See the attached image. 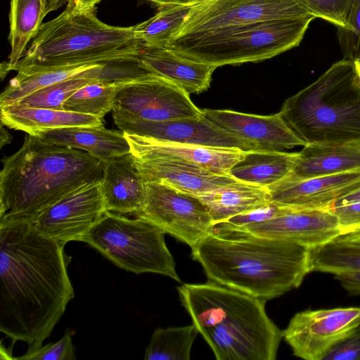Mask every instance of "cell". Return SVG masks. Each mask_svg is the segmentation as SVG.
<instances>
[{
  "label": "cell",
  "mask_w": 360,
  "mask_h": 360,
  "mask_svg": "<svg viewBox=\"0 0 360 360\" xmlns=\"http://www.w3.org/2000/svg\"><path fill=\"white\" fill-rule=\"evenodd\" d=\"M65 245L29 220H0V331L13 343L42 344L74 298Z\"/></svg>",
  "instance_id": "1"
},
{
  "label": "cell",
  "mask_w": 360,
  "mask_h": 360,
  "mask_svg": "<svg viewBox=\"0 0 360 360\" xmlns=\"http://www.w3.org/2000/svg\"><path fill=\"white\" fill-rule=\"evenodd\" d=\"M309 249L213 228L191 248L210 281L267 301L298 288L310 273Z\"/></svg>",
  "instance_id": "2"
},
{
  "label": "cell",
  "mask_w": 360,
  "mask_h": 360,
  "mask_svg": "<svg viewBox=\"0 0 360 360\" xmlns=\"http://www.w3.org/2000/svg\"><path fill=\"white\" fill-rule=\"evenodd\" d=\"M1 162L0 220H31L78 189L101 182L103 174V162L88 153L28 134Z\"/></svg>",
  "instance_id": "3"
},
{
  "label": "cell",
  "mask_w": 360,
  "mask_h": 360,
  "mask_svg": "<svg viewBox=\"0 0 360 360\" xmlns=\"http://www.w3.org/2000/svg\"><path fill=\"white\" fill-rule=\"evenodd\" d=\"M177 290L217 359H276L283 334L268 316L266 301L210 281Z\"/></svg>",
  "instance_id": "4"
},
{
  "label": "cell",
  "mask_w": 360,
  "mask_h": 360,
  "mask_svg": "<svg viewBox=\"0 0 360 360\" xmlns=\"http://www.w3.org/2000/svg\"><path fill=\"white\" fill-rule=\"evenodd\" d=\"M96 11L79 9L71 1L59 15L41 25L13 70L31 74L139 57L142 43L133 27L107 25Z\"/></svg>",
  "instance_id": "5"
},
{
  "label": "cell",
  "mask_w": 360,
  "mask_h": 360,
  "mask_svg": "<svg viewBox=\"0 0 360 360\" xmlns=\"http://www.w3.org/2000/svg\"><path fill=\"white\" fill-rule=\"evenodd\" d=\"M307 144L360 145V74L342 59L283 103L279 112Z\"/></svg>",
  "instance_id": "6"
},
{
  "label": "cell",
  "mask_w": 360,
  "mask_h": 360,
  "mask_svg": "<svg viewBox=\"0 0 360 360\" xmlns=\"http://www.w3.org/2000/svg\"><path fill=\"white\" fill-rule=\"evenodd\" d=\"M315 18L308 16L255 22L172 49L188 58L217 68L262 61L299 46Z\"/></svg>",
  "instance_id": "7"
},
{
  "label": "cell",
  "mask_w": 360,
  "mask_h": 360,
  "mask_svg": "<svg viewBox=\"0 0 360 360\" xmlns=\"http://www.w3.org/2000/svg\"><path fill=\"white\" fill-rule=\"evenodd\" d=\"M165 235L162 229L142 219L107 211L83 242L127 271L158 274L180 282Z\"/></svg>",
  "instance_id": "8"
},
{
  "label": "cell",
  "mask_w": 360,
  "mask_h": 360,
  "mask_svg": "<svg viewBox=\"0 0 360 360\" xmlns=\"http://www.w3.org/2000/svg\"><path fill=\"white\" fill-rule=\"evenodd\" d=\"M308 16L314 15L302 0H200L186 16L171 49L255 22Z\"/></svg>",
  "instance_id": "9"
},
{
  "label": "cell",
  "mask_w": 360,
  "mask_h": 360,
  "mask_svg": "<svg viewBox=\"0 0 360 360\" xmlns=\"http://www.w3.org/2000/svg\"><path fill=\"white\" fill-rule=\"evenodd\" d=\"M146 187L145 202L136 217L151 223L191 248L212 231L209 210L197 196L161 183H146Z\"/></svg>",
  "instance_id": "10"
},
{
  "label": "cell",
  "mask_w": 360,
  "mask_h": 360,
  "mask_svg": "<svg viewBox=\"0 0 360 360\" xmlns=\"http://www.w3.org/2000/svg\"><path fill=\"white\" fill-rule=\"evenodd\" d=\"M117 83L113 114L155 122L203 116L188 93L162 77L153 75Z\"/></svg>",
  "instance_id": "11"
},
{
  "label": "cell",
  "mask_w": 360,
  "mask_h": 360,
  "mask_svg": "<svg viewBox=\"0 0 360 360\" xmlns=\"http://www.w3.org/2000/svg\"><path fill=\"white\" fill-rule=\"evenodd\" d=\"M359 326L360 307L308 309L295 314L282 334L295 356L323 360Z\"/></svg>",
  "instance_id": "12"
},
{
  "label": "cell",
  "mask_w": 360,
  "mask_h": 360,
  "mask_svg": "<svg viewBox=\"0 0 360 360\" xmlns=\"http://www.w3.org/2000/svg\"><path fill=\"white\" fill-rule=\"evenodd\" d=\"M115 125L124 133L158 141L197 146L233 148L243 151L259 150L249 141L219 127L206 118L147 121L112 113Z\"/></svg>",
  "instance_id": "13"
},
{
  "label": "cell",
  "mask_w": 360,
  "mask_h": 360,
  "mask_svg": "<svg viewBox=\"0 0 360 360\" xmlns=\"http://www.w3.org/2000/svg\"><path fill=\"white\" fill-rule=\"evenodd\" d=\"M106 212L100 182L78 189L29 221L44 236L66 244L83 242Z\"/></svg>",
  "instance_id": "14"
},
{
  "label": "cell",
  "mask_w": 360,
  "mask_h": 360,
  "mask_svg": "<svg viewBox=\"0 0 360 360\" xmlns=\"http://www.w3.org/2000/svg\"><path fill=\"white\" fill-rule=\"evenodd\" d=\"M226 230L285 240L308 249L341 235L338 218L330 210L294 207L275 217Z\"/></svg>",
  "instance_id": "15"
},
{
  "label": "cell",
  "mask_w": 360,
  "mask_h": 360,
  "mask_svg": "<svg viewBox=\"0 0 360 360\" xmlns=\"http://www.w3.org/2000/svg\"><path fill=\"white\" fill-rule=\"evenodd\" d=\"M267 188L274 203L297 209L330 210L360 188V169L302 179L284 178Z\"/></svg>",
  "instance_id": "16"
},
{
  "label": "cell",
  "mask_w": 360,
  "mask_h": 360,
  "mask_svg": "<svg viewBox=\"0 0 360 360\" xmlns=\"http://www.w3.org/2000/svg\"><path fill=\"white\" fill-rule=\"evenodd\" d=\"M203 115L236 136L252 142L261 150H282L294 146H304L288 127L279 112L257 115L230 110H202Z\"/></svg>",
  "instance_id": "17"
},
{
  "label": "cell",
  "mask_w": 360,
  "mask_h": 360,
  "mask_svg": "<svg viewBox=\"0 0 360 360\" xmlns=\"http://www.w3.org/2000/svg\"><path fill=\"white\" fill-rule=\"evenodd\" d=\"M131 156L145 183H161L197 197L238 181L229 174L214 173L187 162L160 158Z\"/></svg>",
  "instance_id": "18"
},
{
  "label": "cell",
  "mask_w": 360,
  "mask_h": 360,
  "mask_svg": "<svg viewBox=\"0 0 360 360\" xmlns=\"http://www.w3.org/2000/svg\"><path fill=\"white\" fill-rule=\"evenodd\" d=\"M133 155L160 158L195 165L212 172L229 174L245 155L238 148L177 143L126 134Z\"/></svg>",
  "instance_id": "19"
},
{
  "label": "cell",
  "mask_w": 360,
  "mask_h": 360,
  "mask_svg": "<svg viewBox=\"0 0 360 360\" xmlns=\"http://www.w3.org/2000/svg\"><path fill=\"white\" fill-rule=\"evenodd\" d=\"M101 188L108 212L135 216L143 207L146 183L131 153L103 162Z\"/></svg>",
  "instance_id": "20"
},
{
  "label": "cell",
  "mask_w": 360,
  "mask_h": 360,
  "mask_svg": "<svg viewBox=\"0 0 360 360\" xmlns=\"http://www.w3.org/2000/svg\"><path fill=\"white\" fill-rule=\"evenodd\" d=\"M139 60L155 75L173 82L189 95L207 90L217 68L183 56L172 49L153 48L143 44Z\"/></svg>",
  "instance_id": "21"
},
{
  "label": "cell",
  "mask_w": 360,
  "mask_h": 360,
  "mask_svg": "<svg viewBox=\"0 0 360 360\" xmlns=\"http://www.w3.org/2000/svg\"><path fill=\"white\" fill-rule=\"evenodd\" d=\"M35 136L55 145L83 150L103 162L130 153L124 133L104 125L54 129Z\"/></svg>",
  "instance_id": "22"
},
{
  "label": "cell",
  "mask_w": 360,
  "mask_h": 360,
  "mask_svg": "<svg viewBox=\"0 0 360 360\" xmlns=\"http://www.w3.org/2000/svg\"><path fill=\"white\" fill-rule=\"evenodd\" d=\"M1 124L28 134L59 128L103 126V119L63 110L30 108L17 103L1 105Z\"/></svg>",
  "instance_id": "23"
},
{
  "label": "cell",
  "mask_w": 360,
  "mask_h": 360,
  "mask_svg": "<svg viewBox=\"0 0 360 360\" xmlns=\"http://www.w3.org/2000/svg\"><path fill=\"white\" fill-rule=\"evenodd\" d=\"M285 178L302 179L360 169V145L307 144Z\"/></svg>",
  "instance_id": "24"
},
{
  "label": "cell",
  "mask_w": 360,
  "mask_h": 360,
  "mask_svg": "<svg viewBox=\"0 0 360 360\" xmlns=\"http://www.w3.org/2000/svg\"><path fill=\"white\" fill-rule=\"evenodd\" d=\"M207 206L214 226L271 202L267 188L238 181L198 196Z\"/></svg>",
  "instance_id": "25"
},
{
  "label": "cell",
  "mask_w": 360,
  "mask_h": 360,
  "mask_svg": "<svg viewBox=\"0 0 360 360\" xmlns=\"http://www.w3.org/2000/svg\"><path fill=\"white\" fill-rule=\"evenodd\" d=\"M298 158L299 153L282 150L246 151L228 174L238 181L267 188L288 176Z\"/></svg>",
  "instance_id": "26"
},
{
  "label": "cell",
  "mask_w": 360,
  "mask_h": 360,
  "mask_svg": "<svg viewBox=\"0 0 360 360\" xmlns=\"http://www.w3.org/2000/svg\"><path fill=\"white\" fill-rule=\"evenodd\" d=\"M44 18L41 0L11 1L8 36L11 53L6 62L8 72L23 58L28 44L39 31Z\"/></svg>",
  "instance_id": "27"
},
{
  "label": "cell",
  "mask_w": 360,
  "mask_h": 360,
  "mask_svg": "<svg viewBox=\"0 0 360 360\" xmlns=\"http://www.w3.org/2000/svg\"><path fill=\"white\" fill-rule=\"evenodd\" d=\"M194 4L158 6L155 15L132 26L135 37L146 46L171 49L174 37Z\"/></svg>",
  "instance_id": "28"
},
{
  "label": "cell",
  "mask_w": 360,
  "mask_h": 360,
  "mask_svg": "<svg viewBox=\"0 0 360 360\" xmlns=\"http://www.w3.org/2000/svg\"><path fill=\"white\" fill-rule=\"evenodd\" d=\"M309 261L310 272L334 275L360 272V243L345 239L340 235L321 245L309 249Z\"/></svg>",
  "instance_id": "29"
},
{
  "label": "cell",
  "mask_w": 360,
  "mask_h": 360,
  "mask_svg": "<svg viewBox=\"0 0 360 360\" xmlns=\"http://www.w3.org/2000/svg\"><path fill=\"white\" fill-rule=\"evenodd\" d=\"M198 330L194 324L158 328L146 348L145 360H188Z\"/></svg>",
  "instance_id": "30"
},
{
  "label": "cell",
  "mask_w": 360,
  "mask_h": 360,
  "mask_svg": "<svg viewBox=\"0 0 360 360\" xmlns=\"http://www.w3.org/2000/svg\"><path fill=\"white\" fill-rule=\"evenodd\" d=\"M98 64H86L31 74L18 73L1 93L0 106L16 103L43 87L76 77L80 72Z\"/></svg>",
  "instance_id": "31"
},
{
  "label": "cell",
  "mask_w": 360,
  "mask_h": 360,
  "mask_svg": "<svg viewBox=\"0 0 360 360\" xmlns=\"http://www.w3.org/2000/svg\"><path fill=\"white\" fill-rule=\"evenodd\" d=\"M117 89V82L94 81L74 92L64 102L62 110L103 119L112 110Z\"/></svg>",
  "instance_id": "32"
},
{
  "label": "cell",
  "mask_w": 360,
  "mask_h": 360,
  "mask_svg": "<svg viewBox=\"0 0 360 360\" xmlns=\"http://www.w3.org/2000/svg\"><path fill=\"white\" fill-rule=\"evenodd\" d=\"M78 75L43 87L27 95L16 103L30 108L62 110L64 102L74 92L83 86L96 81L94 79L79 77Z\"/></svg>",
  "instance_id": "33"
},
{
  "label": "cell",
  "mask_w": 360,
  "mask_h": 360,
  "mask_svg": "<svg viewBox=\"0 0 360 360\" xmlns=\"http://www.w3.org/2000/svg\"><path fill=\"white\" fill-rule=\"evenodd\" d=\"M338 39L343 59L360 60V0H353L347 25L338 27Z\"/></svg>",
  "instance_id": "34"
},
{
  "label": "cell",
  "mask_w": 360,
  "mask_h": 360,
  "mask_svg": "<svg viewBox=\"0 0 360 360\" xmlns=\"http://www.w3.org/2000/svg\"><path fill=\"white\" fill-rule=\"evenodd\" d=\"M74 331L67 328L63 337L56 342L29 347L27 351L17 359L23 360H75Z\"/></svg>",
  "instance_id": "35"
},
{
  "label": "cell",
  "mask_w": 360,
  "mask_h": 360,
  "mask_svg": "<svg viewBox=\"0 0 360 360\" xmlns=\"http://www.w3.org/2000/svg\"><path fill=\"white\" fill-rule=\"evenodd\" d=\"M316 18L323 19L337 27L347 25L353 0H302Z\"/></svg>",
  "instance_id": "36"
},
{
  "label": "cell",
  "mask_w": 360,
  "mask_h": 360,
  "mask_svg": "<svg viewBox=\"0 0 360 360\" xmlns=\"http://www.w3.org/2000/svg\"><path fill=\"white\" fill-rule=\"evenodd\" d=\"M292 207L281 205L271 202L269 204L251 211L233 217L223 222L217 224L214 228L221 229H232L249 224L264 221L280 214H284Z\"/></svg>",
  "instance_id": "37"
},
{
  "label": "cell",
  "mask_w": 360,
  "mask_h": 360,
  "mask_svg": "<svg viewBox=\"0 0 360 360\" xmlns=\"http://www.w3.org/2000/svg\"><path fill=\"white\" fill-rule=\"evenodd\" d=\"M329 210L338 218L341 235L360 230V200L335 206Z\"/></svg>",
  "instance_id": "38"
},
{
  "label": "cell",
  "mask_w": 360,
  "mask_h": 360,
  "mask_svg": "<svg viewBox=\"0 0 360 360\" xmlns=\"http://www.w3.org/2000/svg\"><path fill=\"white\" fill-rule=\"evenodd\" d=\"M323 360H360V326L349 338L330 350Z\"/></svg>",
  "instance_id": "39"
},
{
  "label": "cell",
  "mask_w": 360,
  "mask_h": 360,
  "mask_svg": "<svg viewBox=\"0 0 360 360\" xmlns=\"http://www.w3.org/2000/svg\"><path fill=\"white\" fill-rule=\"evenodd\" d=\"M343 288L352 295H360V272H348L335 275Z\"/></svg>",
  "instance_id": "40"
},
{
  "label": "cell",
  "mask_w": 360,
  "mask_h": 360,
  "mask_svg": "<svg viewBox=\"0 0 360 360\" xmlns=\"http://www.w3.org/2000/svg\"><path fill=\"white\" fill-rule=\"evenodd\" d=\"M72 0H41L44 17L50 12L56 11L63 6L68 5Z\"/></svg>",
  "instance_id": "41"
},
{
  "label": "cell",
  "mask_w": 360,
  "mask_h": 360,
  "mask_svg": "<svg viewBox=\"0 0 360 360\" xmlns=\"http://www.w3.org/2000/svg\"><path fill=\"white\" fill-rule=\"evenodd\" d=\"M360 200V188L352 192L335 202L333 207Z\"/></svg>",
  "instance_id": "42"
},
{
  "label": "cell",
  "mask_w": 360,
  "mask_h": 360,
  "mask_svg": "<svg viewBox=\"0 0 360 360\" xmlns=\"http://www.w3.org/2000/svg\"><path fill=\"white\" fill-rule=\"evenodd\" d=\"M101 0H72V2L79 9H89L96 7Z\"/></svg>",
  "instance_id": "43"
},
{
  "label": "cell",
  "mask_w": 360,
  "mask_h": 360,
  "mask_svg": "<svg viewBox=\"0 0 360 360\" xmlns=\"http://www.w3.org/2000/svg\"><path fill=\"white\" fill-rule=\"evenodd\" d=\"M155 3L160 6H167V5H179V4H190L196 3L198 1H193L191 0H148Z\"/></svg>",
  "instance_id": "44"
},
{
  "label": "cell",
  "mask_w": 360,
  "mask_h": 360,
  "mask_svg": "<svg viewBox=\"0 0 360 360\" xmlns=\"http://www.w3.org/2000/svg\"><path fill=\"white\" fill-rule=\"evenodd\" d=\"M345 239L360 243V230L341 235Z\"/></svg>",
  "instance_id": "45"
},
{
  "label": "cell",
  "mask_w": 360,
  "mask_h": 360,
  "mask_svg": "<svg viewBox=\"0 0 360 360\" xmlns=\"http://www.w3.org/2000/svg\"><path fill=\"white\" fill-rule=\"evenodd\" d=\"M1 129L4 131L5 136H1V147H3L4 144L9 143L11 140L12 139L11 136L6 131L4 127L3 124H1Z\"/></svg>",
  "instance_id": "46"
},
{
  "label": "cell",
  "mask_w": 360,
  "mask_h": 360,
  "mask_svg": "<svg viewBox=\"0 0 360 360\" xmlns=\"http://www.w3.org/2000/svg\"><path fill=\"white\" fill-rule=\"evenodd\" d=\"M354 63H355L356 67L360 74V60L355 61Z\"/></svg>",
  "instance_id": "47"
},
{
  "label": "cell",
  "mask_w": 360,
  "mask_h": 360,
  "mask_svg": "<svg viewBox=\"0 0 360 360\" xmlns=\"http://www.w3.org/2000/svg\"><path fill=\"white\" fill-rule=\"evenodd\" d=\"M193 1H199L200 0H191Z\"/></svg>",
  "instance_id": "48"
}]
</instances>
